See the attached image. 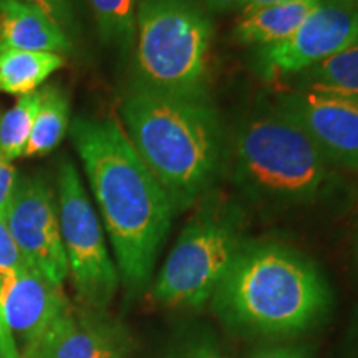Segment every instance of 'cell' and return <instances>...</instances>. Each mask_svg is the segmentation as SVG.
<instances>
[{
	"instance_id": "cell-4",
	"label": "cell",
	"mask_w": 358,
	"mask_h": 358,
	"mask_svg": "<svg viewBox=\"0 0 358 358\" xmlns=\"http://www.w3.org/2000/svg\"><path fill=\"white\" fill-rule=\"evenodd\" d=\"M234 161L237 185L268 203H310L329 185V161L279 108L252 116L241 127Z\"/></svg>"
},
{
	"instance_id": "cell-16",
	"label": "cell",
	"mask_w": 358,
	"mask_h": 358,
	"mask_svg": "<svg viewBox=\"0 0 358 358\" xmlns=\"http://www.w3.org/2000/svg\"><path fill=\"white\" fill-rule=\"evenodd\" d=\"M299 90L358 101V42L295 75Z\"/></svg>"
},
{
	"instance_id": "cell-27",
	"label": "cell",
	"mask_w": 358,
	"mask_h": 358,
	"mask_svg": "<svg viewBox=\"0 0 358 358\" xmlns=\"http://www.w3.org/2000/svg\"><path fill=\"white\" fill-rule=\"evenodd\" d=\"M282 2H290V0H243L239 6V10L248 12V10H254V8L257 7L271 6V3H282Z\"/></svg>"
},
{
	"instance_id": "cell-13",
	"label": "cell",
	"mask_w": 358,
	"mask_h": 358,
	"mask_svg": "<svg viewBox=\"0 0 358 358\" xmlns=\"http://www.w3.org/2000/svg\"><path fill=\"white\" fill-rule=\"evenodd\" d=\"M70 35L43 10L20 0H0V52H71Z\"/></svg>"
},
{
	"instance_id": "cell-5",
	"label": "cell",
	"mask_w": 358,
	"mask_h": 358,
	"mask_svg": "<svg viewBox=\"0 0 358 358\" xmlns=\"http://www.w3.org/2000/svg\"><path fill=\"white\" fill-rule=\"evenodd\" d=\"M213 24L196 0H138L133 87L204 95Z\"/></svg>"
},
{
	"instance_id": "cell-1",
	"label": "cell",
	"mask_w": 358,
	"mask_h": 358,
	"mask_svg": "<svg viewBox=\"0 0 358 358\" xmlns=\"http://www.w3.org/2000/svg\"><path fill=\"white\" fill-rule=\"evenodd\" d=\"M70 136L83 163L128 294L150 284L174 213L166 191L113 116L75 118Z\"/></svg>"
},
{
	"instance_id": "cell-14",
	"label": "cell",
	"mask_w": 358,
	"mask_h": 358,
	"mask_svg": "<svg viewBox=\"0 0 358 358\" xmlns=\"http://www.w3.org/2000/svg\"><path fill=\"white\" fill-rule=\"evenodd\" d=\"M319 0H290L271 3L243 12L234 25V38L239 43L268 47L287 40L301 27Z\"/></svg>"
},
{
	"instance_id": "cell-9",
	"label": "cell",
	"mask_w": 358,
	"mask_h": 358,
	"mask_svg": "<svg viewBox=\"0 0 358 358\" xmlns=\"http://www.w3.org/2000/svg\"><path fill=\"white\" fill-rule=\"evenodd\" d=\"M357 42L355 0H319L287 40L259 48L257 62L268 77L297 75Z\"/></svg>"
},
{
	"instance_id": "cell-6",
	"label": "cell",
	"mask_w": 358,
	"mask_h": 358,
	"mask_svg": "<svg viewBox=\"0 0 358 358\" xmlns=\"http://www.w3.org/2000/svg\"><path fill=\"white\" fill-rule=\"evenodd\" d=\"M241 249L239 222L229 208L201 209L168 254L153 284V299L169 308L204 307Z\"/></svg>"
},
{
	"instance_id": "cell-18",
	"label": "cell",
	"mask_w": 358,
	"mask_h": 358,
	"mask_svg": "<svg viewBox=\"0 0 358 358\" xmlns=\"http://www.w3.org/2000/svg\"><path fill=\"white\" fill-rule=\"evenodd\" d=\"M88 3L101 42L128 55L136 38V0H88Z\"/></svg>"
},
{
	"instance_id": "cell-26",
	"label": "cell",
	"mask_w": 358,
	"mask_h": 358,
	"mask_svg": "<svg viewBox=\"0 0 358 358\" xmlns=\"http://www.w3.org/2000/svg\"><path fill=\"white\" fill-rule=\"evenodd\" d=\"M204 2L213 12L224 13L229 10H239V6L243 0H204Z\"/></svg>"
},
{
	"instance_id": "cell-2",
	"label": "cell",
	"mask_w": 358,
	"mask_h": 358,
	"mask_svg": "<svg viewBox=\"0 0 358 358\" xmlns=\"http://www.w3.org/2000/svg\"><path fill=\"white\" fill-rule=\"evenodd\" d=\"M120 113L129 141L158 179L174 213L208 191L222 158V131L204 95H166L131 87Z\"/></svg>"
},
{
	"instance_id": "cell-24",
	"label": "cell",
	"mask_w": 358,
	"mask_h": 358,
	"mask_svg": "<svg viewBox=\"0 0 358 358\" xmlns=\"http://www.w3.org/2000/svg\"><path fill=\"white\" fill-rule=\"evenodd\" d=\"M178 358H229V357H227L226 353L216 345V343L201 340V342H196L194 345L187 347L182 353H179Z\"/></svg>"
},
{
	"instance_id": "cell-15",
	"label": "cell",
	"mask_w": 358,
	"mask_h": 358,
	"mask_svg": "<svg viewBox=\"0 0 358 358\" xmlns=\"http://www.w3.org/2000/svg\"><path fill=\"white\" fill-rule=\"evenodd\" d=\"M64 65L65 57L58 53L0 52V93L24 96L37 92Z\"/></svg>"
},
{
	"instance_id": "cell-21",
	"label": "cell",
	"mask_w": 358,
	"mask_h": 358,
	"mask_svg": "<svg viewBox=\"0 0 358 358\" xmlns=\"http://www.w3.org/2000/svg\"><path fill=\"white\" fill-rule=\"evenodd\" d=\"M20 2L38 7L40 10H43L52 20H55L71 37L75 27H77L73 0H20Z\"/></svg>"
},
{
	"instance_id": "cell-28",
	"label": "cell",
	"mask_w": 358,
	"mask_h": 358,
	"mask_svg": "<svg viewBox=\"0 0 358 358\" xmlns=\"http://www.w3.org/2000/svg\"><path fill=\"white\" fill-rule=\"evenodd\" d=\"M355 2H357V6H358V0H355Z\"/></svg>"
},
{
	"instance_id": "cell-25",
	"label": "cell",
	"mask_w": 358,
	"mask_h": 358,
	"mask_svg": "<svg viewBox=\"0 0 358 358\" xmlns=\"http://www.w3.org/2000/svg\"><path fill=\"white\" fill-rule=\"evenodd\" d=\"M250 358H307V353L301 347H267L256 353Z\"/></svg>"
},
{
	"instance_id": "cell-8",
	"label": "cell",
	"mask_w": 358,
	"mask_h": 358,
	"mask_svg": "<svg viewBox=\"0 0 358 358\" xmlns=\"http://www.w3.org/2000/svg\"><path fill=\"white\" fill-rule=\"evenodd\" d=\"M6 222L30 267L64 285L69 264L62 243L57 194L50 182L40 174L20 176L6 211Z\"/></svg>"
},
{
	"instance_id": "cell-22",
	"label": "cell",
	"mask_w": 358,
	"mask_h": 358,
	"mask_svg": "<svg viewBox=\"0 0 358 358\" xmlns=\"http://www.w3.org/2000/svg\"><path fill=\"white\" fill-rule=\"evenodd\" d=\"M19 178L20 174L17 171L15 164L0 150V216H6L8 203H10Z\"/></svg>"
},
{
	"instance_id": "cell-17",
	"label": "cell",
	"mask_w": 358,
	"mask_h": 358,
	"mask_svg": "<svg viewBox=\"0 0 358 358\" xmlns=\"http://www.w3.org/2000/svg\"><path fill=\"white\" fill-rule=\"evenodd\" d=\"M32 133L22 158L48 155L60 145L70 128V101L60 85H43Z\"/></svg>"
},
{
	"instance_id": "cell-3",
	"label": "cell",
	"mask_w": 358,
	"mask_h": 358,
	"mask_svg": "<svg viewBox=\"0 0 358 358\" xmlns=\"http://www.w3.org/2000/svg\"><path fill=\"white\" fill-rule=\"evenodd\" d=\"M211 302L232 327L287 335L322 319L330 290L317 267L295 250L277 244L243 245Z\"/></svg>"
},
{
	"instance_id": "cell-7",
	"label": "cell",
	"mask_w": 358,
	"mask_h": 358,
	"mask_svg": "<svg viewBox=\"0 0 358 358\" xmlns=\"http://www.w3.org/2000/svg\"><path fill=\"white\" fill-rule=\"evenodd\" d=\"M57 206L73 287L88 308L105 310L120 287V274L108 252L100 217L70 159L58 166Z\"/></svg>"
},
{
	"instance_id": "cell-19",
	"label": "cell",
	"mask_w": 358,
	"mask_h": 358,
	"mask_svg": "<svg viewBox=\"0 0 358 358\" xmlns=\"http://www.w3.org/2000/svg\"><path fill=\"white\" fill-rule=\"evenodd\" d=\"M40 101L42 93L38 88L37 92L19 96L10 110L0 115V150L12 163L24 156Z\"/></svg>"
},
{
	"instance_id": "cell-23",
	"label": "cell",
	"mask_w": 358,
	"mask_h": 358,
	"mask_svg": "<svg viewBox=\"0 0 358 358\" xmlns=\"http://www.w3.org/2000/svg\"><path fill=\"white\" fill-rule=\"evenodd\" d=\"M0 355L2 358H24L15 338L8 329L2 307V274H0Z\"/></svg>"
},
{
	"instance_id": "cell-20",
	"label": "cell",
	"mask_w": 358,
	"mask_h": 358,
	"mask_svg": "<svg viewBox=\"0 0 358 358\" xmlns=\"http://www.w3.org/2000/svg\"><path fill=\"white\" fill-rule=\"evenodd\" d=\"M25 267H30V264L25 261L19 245L13 241L6 216H0V274L6 275Z\"/></svg>"
},
{
	"instance_id": "cell-12",
	"label": "cell",
	"mask_w": 358,
	"mask_h": 358,
	"mask_svg": "<svg viewBox=\"0 0 358 358\" xmlns=\"http://www.w3.org/2000/svg\"><path fill=\"white\" fill-rule=\"evenodd\" d=\"M128 340L98 310L69 308L42 342L37 358H124Z\"/></svg>"
},
{
	"instance_id": "cell-29",
	"label": "cell",
	"mask_w": 358,
	"mask_h": 358,
	"mask_svg": "<svg viewBox=\"0 0 358 358\" xmlns=\"http://www.w3.org/2000/svg\"><path fill=\"white\" fill-rule=\"evenodd\" d=\"M0 358H2V355H0Z\"/></svg>"
},
{
	"instance_id": "cell-10",
	"label": "cell",
	"mask_w": 358,
	"mask_h": 358,
	"mask_svg": "<svg viewBox=\"0 0 358 358\" xmlns=\"http://www.w3.org/2000/svg\"><path fill=\"white\" fill-rule=\"evenodd\" d=\"M279 110L299 123L329 163L358 171V101L295 88L280 96Z\"/></svg>"
},
{
	"instance_id": "cell-11",
	"label": "cell",
	"mask_w": 358,
	"mask_h": 358,
	"mask_svg": "<svg viewBox=\"0 0 358 358\" xmlns=\"http://www.w3.org/2000/svg\"><path fill=\"white\" fill-rule=\"evenodd\" d=\"M2 307L22 357L37 358L47 334L71 306L64 285L25 267L2 275Z\"/></svg>"
}]
</instances>
